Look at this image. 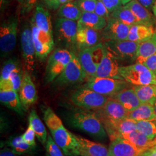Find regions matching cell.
I'll return each mask as SVG.
<instances>
[{"instance_id":"cell-1","label":"cell","mask_w":156,"mask_h":156,"mask_svg":"<svg viewBox=\"0 0 156 156\" xmlns=\"http://www.w3.org/2000/svg\"><path fill=\"white\" fill-rule=\"evenodd\" d=\"M67 123L98 140H105L107 133L95 112L82 108L75 109L68 113Z\"/></svg>"},{"instance_id":"cell-2","label":"cell","mask_w":156,"mask_h":156,"mask_svg":"<svg viewBox=\"0 0 156 156\" xmlns=\"http://www.w3.org/2000/svg\"><path fill=\"white\" fill-rule=\"evenodd\" d=\"M109 97L82 87L76 90L71 97L73 104L86 110L98 111L105 105Z\"/></svg>"},{"instance_id":"cell-3","label":"cell","mask_w":156,"mask_h":156,"mask_svg":"<svg viewBox=\"0 0 156 156\" xmlns=\"http://www.w3.org/2000/svg\"><path fill=\"white\" fill-rule=\"evenodd\" d=\"M130 84L124 80L114 78L91 77L87 79L83 87L108 97L128 88Z\"/></svg>"},{"instance_id":"cell-4","label":"cell","mask_w":156,"mask_h":156,"mask_svg":"<svg viewBox=\"0 0 156 156\" xmlns=\"http://www.w3.org/2000/svg\"><path fill=\"white\" fill-rule=\"evenodd\" d=\"M120 73L124 80L134 86L153 84L156 75L139 63L122 66Z\"/></svg>"},{"instance_id":"cell-5","label":"cell","mask_w":156,"mask_h":156,"mask_svg":"<svg viewBox=\"0 0 156 156\" xmlns=\"http://www.w3.org/2000/svg\"><path fill=\"white\" fill-rule=\"evenodd\" d=\"M104 45L118 61L131 62L136 60L140 44L129 40L105 41Z\"/></svg>"},{"instance_id":"cell-6","label":"cell","mask_w":156,"mask_h":156,"mask_svg":"<svg viewBox=\"0 0 156 156\" xmlns=\"http://www.w3.org/2000/svg\"><path fill=\"white\" fill-rule=\"evenodd\" d=\"M50 131L53 139L66 156H80V144L78 136L69 131L63 124Z\"/></svg>"},{"instance_id":"cell-7","label":"cell","mask_w":156,"mask_h":156,"mask_svg":"<svg viewBox=\"0 0 156 156\" xmlns=\"http://www.w3.org/2000/svg\"><path fill=\"white\" fill-rule=\"evenodd\" d=\"M73 53L65 49L55 50L49 57L46 68V79L48 82L55 80L71 61Z\"/></svg>"},{"instance_id":"cell-8","label":"cell","mask_w":156,"mask_h":156,"mask_svg":"<svg viewBox=\"0 0 156 156\" xmlns=\"http://www.w3.org/2000/svg\"><path fill=\"white\" fill-rule=\"evenodd\" d=\"M95 113L105 126L127 118L129 112L119 102L109 98L105 105Z\"/></svg>"},{"instance_id":"cell-9","label":"cell","mask_w":156,"mask_h":156,"mask_svg":"<svg viewBox=\"0 0 156 156\" xmlns=\"http://www.w3.org/2000/svg\"><path fill=\"white\" fill-rule=\"evenodd\" d=\"M57 40L68 47L76 46L78 22L59 17L56 21Z\"/></svg>"},{"instance_id":"cell-10","label":"cell","mask_w":156,"mask_h":156,"mask_svg":"<svg viewBox=\"0 0 156 156\" xmlns=\"http://www.w3.org/2000/svg\"><path fill=\"white\" fill-rule=\"evenodd\" d=\"M86 78H87V75L82 67L78 57L73 53L72 59L63 72L55 79V83L59 85L76 83L83 81Z\"/></svg>"},{"instance_id":"cell-11","label":"cell","mask_w":156,"mask_h":156,"mask_svg":"<svg viewBox=\"0 0 156 156\" xmlns=\"http://www.w3.org/2000/svg\"><path fill=\"white\" fill-rule=\"evenodd\" d=\"M17 20L12 19L4 22L0 28V48L2 57L8 56L16 44Z\"/></svg>"},{"instance_id":"cell-12","label":"cell","mask_w":156,"mask_h":156,"mask_svg":"<svg viewBox=\"0 0 156 156\" xmlns=\"http://www.w3.org/2000/svg\"><path fill=\"white\" fill-rule=\"evenodd\" d=\"M20 44L24 66L28 73H33L35 68L36 51L34 44L32 30L26 25L23 29Z\"/></svg>"},{"instance_id":"cell-13","label":"cell","mask_w":156,"mask_h":156,"mask_svg":"<svg viewBox=\"0 0 156 156\" xmlns=\"http://www.w3.org/2000/svg\"><path fill=\"white\" fill-rule=\"evenodd\" d=\"M30 25L37 57L41 60H44L53 49V38L40 30L32 20H31Z\"/></svg>"},{"instance_id":"cell-14","label":"cell","mask_w":156,"mask_h":156,"mask_svg":"<svg viewBox=\"0 0 156 156\" xmlns=\"http://www.w3.org/2000/svg\"><path fill=\"white\" fill-rule=\"evenodd\" d=\"M121 67L117 58L105 48V55L98 66L95 76L124 80L120 73Z\"/></svg>"},{"instance_id":"cell-15","label":"cell","mask_w":156,"mask_h":156,"mask_svg":"<svg viewBox=\"0 0 156 156\" xmlns=\"http://www.w3.org/2000/svg\"><path fill=\"white\" fill-rule=\"evenodd\" d=\"M147 149L138 147L127 140L118 138L112 140L109 152V156H142Z\"/></svg>"},{"instance_id":"cell-16","label":"cell","mask_w":156,"mask_h":156,"mask_svg":"<svg viewBox=\"0 0 156 156\" xmlns=\"http://www.w3.org/2000/svg\"><path fill=\"white\" fill-rule=\"evenodd\" d=\"M130 27V26L109 17L105 28L102 30V35L105 41L127 40Z\"/></svg>"},{"instance_id":"cell-17","label":"cell","mask_w":156,"mask_h":156,"mask_svg":"<svg viewBox=\"0 0 156 156\" xmlns=\"http://www.w3.org/2000/svg\"><path fill=\"white\" fill-rule=\"evenodd\" d=\"M18 93L25 110L28 109V108L38 100L36 87L28 71L24 73L22 82Z\"/></svg>"},{"instance_id":"cell-18","label":"cell","mask_w":156,"mask_h":156,"mask_svg":"<svg viewBox=\"0 0 156 156\" xmlns=\"http://www.w3.org/2000/svg\"><path fill=\"white\" fill-rule=\"evenodd\" d=\"M99 39L97 30L85 27H78L76 46L80 50L90 48L98 44Z\"/></svg>"},{"instance_id":"cell-19","label":"cell","mask_w":156,"mask_h":156,"mask_svg":"<svg viewBox=\"0 0 156 156\" xmlns=\"http://www.w3.org/2000/svg\"><path fill=\"white\" fill-rule=\"evenodd\" d=\"M109 98L119 102L128 112L133 111L142 104L133 87L126 88L109 97Z\"/></svg>"},{"instance_id":"cell-20","label":"cell","mask_w":156,"mask_h":156,"mask_svg":"<svg viewBox=\"0 0 156 156\" xmlns=\"http://www.w3.org/2000/svg\"><path fill=\"white\" fill-rule=\"evenodd\" d=\"M81 156H109V149L105 145L78 136Z\"/></svg>"},{"instance_id":"cell-21","label":"cell","mask_w":156,"mask_h":156,"mask_svg":"<svg viewBox=\"0 0 156 156\" xmlns=\"http://www.w3.org/2000/svg\"><path fill=\"white\" fill-rule=\"evenodd\" d=\"M31 20L40 30L53 37L51 15L42 6H37Z\"/></svg>"},{"instance_id":"cell-22","label":"cell","mask_w":156,"mask_h":156,"mask_svg":"<svg viewBox=\"0 0 156 156\" xmlns=\"http://www.w3.org/2000/svg\"><path fill=\"white\" fill-rule=\"evenodd\" d=\"M134 13L141 24L153 27L154 24V19L149 11V9L142 5L138 0H133L126 5Z\"/></svg>"},{"instance_id":"cell-23","label":"cell","mask_w":156,"mask_h":156,"mask_svg":"<svg viewBox=\"0 0 156 156\" xmlns=\"http://www.w3.org/2000/svg\"><path fill=\"white\" fill-rule=\"evenodd\" d=\"M107 25V19L94 12H83L78 21V27H85L97 31L103 30Z\"/></svg>"},{"instance_id":"cell-24","label":"cell","mask_w":156,"mask_h":156,"mask_svg":"<svg viewBox=\"0 0 156 156\" xmlns=\"http://www.w3.org/2000/svg\"><path fill=\"white\" fill-rule=\"evenodd\" d=\"M0 101L5 106L23 115L25 110L18 93L14 90H0Z\"/></svg>"},{"instance_id":"cell-25","label":"cell","mask_w":156,"mask_h":156,"mask_svg":"<svg viewBox=\"0 0 156 156\" xmlns=\"http://www.w3.org/2000/svg\"><path fill=\"white\" fill-rule=\"evenodd\" d=\"M154 32L153 27L140 24L133 25L129 29L127 40L140 44L149 39Z\"/></svg>"},{"instance_id":"cell-26","label":"cell","mask_w":156,"mask_h":156,"mask_svg":"<svg viewBox=\"0 0 156 156\" xmlns=\"http://www.w3.org/2000/svg\"><path fill=\"white\" fill-rule=\"evenodd\" d=\"M119 138L127 140L132 144L140 148L149 149L156 146V138L154 140H151L137 130L128 134H122Z\"/></svg>"},{"instance_id":"cell-27","label":"cell","mask_w":156,"mask_h":156,"mask_svg":"<svg viewBox=\"0 0 156 156\" xmlns=\"http://www.w3.org/2000/svg\"><path fill=\"white\" fill-rule=\"evenodd\" d=\"M78 57L87 78L95 77L98 66L93 61L90 48L80 50Z\"/></svg>"},{"instance_id":"cell-28","label":"cell","mask_w":156,"mask_h":156,"mask_svg":"<svg viewBox=\"0 0 156 156\" xmlns=\"http://www.w3.org/2000/svg\"><path fill=\"white\" fill-rule=\"evenodd\" d=\"M29 125L31 126L35 131L37 137L42 145H45L48 139L47 131L45 126L39 119L35 110L33 109L30 112L28 116Z\"/></svg>"},{"instance_id":"cell-29","label":"cell","mask_w":156,"mask_h":156,"mask_svg":"<svg viewBox=\"0 0 156 156\" xmlns=\"http://www.w3.org/2000/svg\"><path fill=\"white\" fill-rule=\"evenodd\" d=\"M127 117L136 122L156 119L153 105L146 103L141 104L133 111L129 112Z\"/></svg>"},{"instance_id":"cell-30","label":"cell","mask_w":156,"mask_h":156,"mask_svg":"<svg viewBox=\"0 0 156 156\" xmlns=\"http://www.w3.org/2000/svg\"><path fill=\"white\" fill-rule=\"evenodd\" d=\"M133 89L142 104H154L156 100V85L135 86Z\"/></svg>"},{"instance_id":"cell-31","label":"cell","mask_w":156,"mask_h":156,"mask_svg":"<svg viewBox=\"0 0 156 156\" xmlns=\"http://www.w3.org/2000/svg\"><path fill=\"white\" fill-rule=\"evenodd\" d=\"M24 73L21 67L14 70L9 78L3 82H0V90H14L19 93L22 82Z\"/></svg>"},{"instance_id":"cell-32","label":"cell","mask_w":156,"mask_h":156,"mask_svg":"<svg viewBox=\"0 0 156 156\" xmlns=\"http://www.w3.org/2000/svg\"><path fill=\"white\" fill-rule=\"evenodd\" d=\"M81 11L75 2H68L60 5L58 11L59 17L78 21L82 15Z\"/></svg>"},{"instance_id":"cell-33","label":"cell","mask_w":156,"mask_h":156,"mask_svg":"<svg viewBox=\"0 0 156 156\" xmlns=\"http://www.w3.org/2000/svg\"><path fill=\"white\" fill-rule=\"evenodd\" d=\"M110 17L130 26L140 24L134 13L125 5H122L113 12Z\"/></svg>"},{"instance_id":"cell-34","label":"cell","mask_w":156,"mask_h":156,"mask_svg":"<svg viewBox=\"0 0 156 156\" xmlns=\"http://www.w3.org/2000/svg\"><path fill=\"white\" fill-rule=\"evenodd\" d=\"M6 145L11 147L13 151L19 155L30 153L35 148V147L26 143L23 139L22 136L12 138L6 142Z\"/></svg>"},{"instance_id":"cell-35","label":"cell","mask_w":156,"mask_h":156,"mask_svg":"<svg viewBox=\"0 0 156 156\" xmlns=\"http://www.w3.org/2000/svg\"><path fill=\"white\" fill-rule=\"evenodd\" d=\"M156 53V32L149 39L140 44L137 57H147Z\"/></svg>"},{"instance_id":"cell-36","label":"cell","mask_w":156,"mask_h":156,"mask_svg":"<svg viewBox=\"0 0 156 156\" xmlns=\"http://www.w3.org/2000/svg\"><path fill=\"white\" fill-rule=\"evenodd\" d=\"M42 111L45 124L50 131L56 129L62 125V120L53 111L50 107H44L42 109Z\"/></svg>"},{"instance_id":"cell-37","label":"cell","mask_w":156,"mask_h":156,"mask_svg":"<svg viewBox=\"0 0 156 156\" xmlns=\"http://www.w3.org/2000/svg\"><path fill=\"white\" fill-rule=\"evenodd\" d=\"M136 130L154 140L156 137V119L136 122Z\"/></svg>"},{"instance_id":"cell-38","label":"cell","mask_w":156,"mask_h":156,"mask_svg":"<svg viewBox=\"0 0 156 156\" xmlns=\"http://www.w3.org/2000/svg\"><path fill=\"white\" fill-rule=\"evenodd\" d=\"M20 67L19 62L16 58H12L6 61L1 69L0 82H3L7 80L11 73L17 68Z\"/></svg>"},{"instance_id":"cell-39","label":"cell","mask_w":156,"mask_h":156,"mask_svg":"<svg viewBox=\"0 0 156 156\" xmlns=\"http://www.w3.org/2000/svg\"><path fill=\"white\" fill-rule=\"evenodd\" d=\"M135 62L144 65L156 76V53L147 57H137Z\"/></svg>"},{"instance_id":"cell-40","label":"cell","mask_w":156,"mask_h":156,"mask_svg":"<svg viewBox=\"0 0 156 156\" xmlns=\"http://www.w3.org/2000/svg\"><path fill=\"white\" fill-rule=\"evenodd\" d=\"M45 148L48 154L50 156H64L61 149L57 145L50 135L48 136V139L45 144Z\"/></svg>"},{"instance_id":"cell-41","label":"cell","mask_w":156,"mask_h":156,"mask_svg":"<svg viewBox=\"0 0 156 156\" xmlns=\"http://www.w3.org/2000/svg\"><path fill=\"white\" fill-rule=\"evenodd\" d=\"M90 49L93 61L97 66H98L105 53V48L104 45L102 43H99L94 46L90 48Z\"/></svg>"},{"instance_id":"cell-42","label":"cell","mask_w":156,"mask_h":156,"mask_svg":"<svg viewBox=\"0 0 156 156\" xmlns=\"http://www.w3.org/2000/svg\"><path fill=\"white\" fill-rule=\"evenodd\" d=\"M75 2L83 12H94L96 7V0H76Z\"/></svg>"},{"instance_id":"cell-43","label":"cell","mask_w":156,"mask_h":156,"mask_svg":"<svg viewBox=\"0 0 156 156\" xmlns=\"http://www.w3.org/2000/svg\"><path fill=\"white\" fill-rule=\"evenodd\" d=\"M35 133L33 129L31 127V126H28V127L26 132L23 134L22 137L23 140L33 147H35L36 143H35Z\"/></svg>"},{"instance_id":"cell-44","label":"cell","mask_w":156,"mask_h":156,"mask_svg":"<svg viewBox=\"0 0 156 156\" xmlns=\"http://www.w3.org/2000/svg\"><path fill=\"white\" fill-rule=\"evenodd\" d=\"M96 1H97V4H96V7L95 9V13L100 16L106 18L108 20L110 17L111 13L107 9L106 6L104 4L102 0H96Z\"/></svg>"},{"instance_id":"cell-45","label":"cell","mask_w":156,"mask_h":156,"mask_svg":"<svg viewBox=\"0 0 156 156\" xmlns=\"http://www.w3.org/2000/svg\"><path fill=\"white\" fill-rule=\"evenodd\" d=\"M110 13L123 5L122 0H102Z\"/></svg>"},{"instance_id":"cell-46","label":"cell","mask_w":156,"mask_h":156,"mask_svg":"<svg viewBox=\"0 0 156 156\" xmlns=\"http://www.w3.org/2000/svg\"><path fill=\"white\" fill-rule=\"evenodd\" d=\"M38 0H20L22 5V13H27L31 11Z\"/></svg>"},{"instance_id":"cell-47","label":"cell","mask_w":156,"mask_h":156,"mask_svg":"<svg viewBox=\"0 0 156 156\" xmlns=\"http://www.w3.org/2000/svg\"><path fill=\"white\" fill-rule=\"evenodd\" d=\"M45 4L51 9H57L60 6L59 0H44Z\"/></svg>"},{"instance_id":"cell-48","label":"cell","mask_w":156,"mask_h":156,"mask_svg":"<svg viewBox=\"0 0 156 156\" xmlns=\"http://www.w3.org/2000/svg\"><path fill=\"white\" fill-rule=\"evenodd\" d=\"M140 3L149 10L153 9V7L156 3V0H138Z\"/></svg>"},{"instance_id":"cell-49","label":"cell","mask_w":156,"mask_h":156,"mask_svg":"<svg viewBox=\"0 0 156 156\" xmlns=\"http://www.w3.org/2000/svg\"><path fill=\"white\" fill-rule=\"evenodd\" d=\"M19 154L15 153L12 149L8 147H5L1 151L0 156H18Z\"/></svg>"},{"instance_id":"cell-50","label":"cell","mask_w":156,"mask_h":156,"mask_svg":"<svg viewBox=\"0 0 156 156\" xmlns=\"http://www.w3.org/2000/svg\"><path fill=\"white\" fill-rule=\"evenodd\" d=\"M142 156H156V146L147 149Z\"/></svg>"},{"instance_id":"cell-51","label":"cell","mask_w":156,"mask_h":156,"mask_svg":"<svg viewBox=\"0 0 156 156\" xmlns=\"http://www.w3.org/2000/svg\"><path fill=\"white\" fill-rule=\"evenodd\" d=\"M76 0H59L60 5H63L64 4H66L68 2H75Z\"/></svg>"},{"instance_id":"cell-52","label":"cell","mask_w":156,"mask_h":156,"mask_svg":"<svg viewBox=\"0 0 156 156\" xmlns=\"http://www.w3.org/2000/svg\"><path fill=\"white\" fill-rule=\"evenodd\" d=\"M131 1H133V0H122V2L123 5H126V4H128V2H131Z\"/></svg>"},{"instance_id":"cell-53","label":"cell","mask_w":156,"mask_h":156,"mask_svg":"<svg viewBox=\"0 0 156 156\" xmlns=\"http://www.w3.org/2000/svg\"><path fill=\"white\" fill-rule=\"evenodd\" d=\"M152 10H153V12L154 13V16L156 17V2L155 4H154V5L153 6V9Z\"/></svg>"},{"instance_id":"cell-54","label":"cell","mask_w":156,"mask_h":156,"mask_svg":"<svg viewBox=\"0 0 156 156\" xmlns=\"http://www.w3.org/2000/svg\"><path fill=\"white\" fill-rule=\"evenodd\" d=\"M153 108H154V113H155V116H156V100L155 101L154 104H153Z\"/></svg>"},{"instance_id":"cell-55","label":"cell","mask_w":156,"mask_h":156,"mask_svg":"<svg viewBox=\"0 0 156 156\" xmlns=\"http://www.w3.org/2000/svg\"><path fill=\"white\" fill-rule=\"evenodd\" d=\"M155 84L156 85V78H155V80H154V84Z\"/></svg>"},{"instance_id":"cell-56","label":"cell","mask_w":156,"mask_h":156,"mask_svg":"<svg viewBox=\"0 0 156 156\" xmlns=\"http://www.w3.org/2000/svg\"><path fill=\"white\" fill-rule=\"evenodd\" d=\"M46 156H49V154H46Z\"/></svg>"},{"instance_id":"cell-57","label":"cell","mask_w":156,"mask_h":156,"mask_svg":"<svg viewBox=\"0 0 156 156\" xmlns=\"http://www.w3.org/2000/svg\"><path fill=\"white\" fill-rule=\"evenodd\" d=\"M19 1H20V0H19Z\"/></svg>"},{"instance_id":"cell-58","label":"cell","mask_w":156,"mask_h":156,"mask_svg":"<svg viewBox=\"0 0 156 156\" xmlns=\"http://www.w3.org/2000/svg\"></svg>"}]
</instances>
